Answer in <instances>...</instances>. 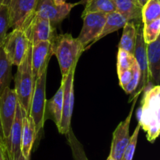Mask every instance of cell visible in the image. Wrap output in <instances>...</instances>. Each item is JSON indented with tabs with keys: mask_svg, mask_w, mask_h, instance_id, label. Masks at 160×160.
<instances>
[{
	"mask_svg": "<svg viewBox=\"0 0 160 160\" xmlns=\"http://www.w3.org/2000/svg\"><path fill=\"white\" fill-rule=\"evenodd\" d=\"M138 123L146 133L147 140L154 142L160 133L159 86H152L145 91Z\"/></svg>",
	"mask_w": 160,
	"mask_h": 160,
	"instance_id": "1",
	"label": "cell"
},
{
	"mask_svg": "<svg viewBox=\"0 0 160 160\" xmlns=\"http://www.w3.org/2000/svg\"><path fill=\"white\" fill-rule=\"evenodd\" d=\"M52 54L56 55L62 77L66 76L73 65H77L84 48L78 38L70 34L57 35L52 41Z\"/></svg>",
	"mask_w": 160,
	"mask_h": 160,
	"instance_id": "2",
	"label": "cell"
},
{
	"mask_svg": "<svg viewBox=\"0 0 160 160\" xmlns=\"http://www.w3.org/2000/svg\"><path fill=\"white\" fill-rule=\"evenodd\" d=\"M31 47L32 45L31 44L24 58L17 67V72L14 78V90L17 94L18 104L23 110L27 117H29L30 105L34 87L31 71Z\"/></svg>",
	"mask_w": 160,
	"mask_h": 160,
	"instance_id": "3",
	"label": "cell"
},
{
	"mask_svg": "<svg viewBox=\"0 0 160 160\" xmlns=\"http://www.w3.org/2000/svg\"><path fill=\"white\" fill-rule=\"evenodd\" d=\"M47 71L48 68L42 72V75L34 83V91H33L31 105H30L29 117L31 118L34 122L37 136L43 130L45 121V109H46L45 89H46Z\"/></svg>",
	"mask_w": 160,
	"mask_h": 160,
	"instance_id": "4",
	"label": "cell"
},
{
	"mask_svg": "<svg viewBox=\"0 0 160 160\" xmlns=\"http://www.w3.org/2000/svg\"><path fill=\"white\" fill-rule=\"evenodd\" d=\"M77 65H73L66 76L62 77L61 85L63 90L62 97V112L61 122L58 127L59 132L62 134H67L71 128V119L74 104V73Z\"/></svg>",
	"mask_w": 160,
	"mask_h": 160,
	"instance_id": "5",
	"label": "cell"
},
{
	"mask_svg": "<svg viewBox=\"0 0 160 160\" xmlns=\"http://www.w3.org/2000/svg\"><path fill=\"white\" fill-rule=\"evenodd\" d=\"M31 43L22 29H12L6 35L2 48L12 65L18 67L24 58Z\"/></svg>",
	"mask_w": 160,
	"mask_h": 160,
	"instance_id": "6",
	"label": "cell"
},
{
	"mask_svg": "<svg viewBox=\"0 0 160 160\" xmlns=\"http://www.w3.org/2000/svg\"><path fill=\"white\" fill-rule=\"evenodd\" d=\"M37 2L38 0H8L9 28L23 30L34 15Z\"/></svg>",
	"mask_w": 160,
	"mask_h": 160,
	"instance_id": "7",
	"label": "cell"
},
{
	"mask_svg": "<svg viewBox=\"0 0 160 160\" xmlns=\"http://www.w3.org/2000/svg\"><path fill=\"white\" fill-rule=\"evenodd\" d=\"M23 31L31 45L41 42H52L57 35L56 28L48 20L34 15Z\"/></svg>",
	"mask_w": 160,
	"mask_h": 160,
	"instance_id": "8",
	"label": "cell"
},
{
	"mask_svg": "<svg viewBox=\"0 0 160 160\" xmlns=\"http://www.w3.org/2000/svg\"><path fill=\"white\" fill-rule=\"evenodd\" d=\"M83 27L78 39L87 50L95 43L101 34L106 22V14L102 13H89L82 16Z\"/></svg>",
	"mask_w": 160,
	"mask_h": 160,
	"instance_id": "9",
	"label": "cell"
},
{
	"mask_svg": "<svg viewBox=\"0 0 160 160\" xmlns=\"http://www.w3.org/2000/svg\"><path fill=\"white\" fill-rule=\"evenodd\" d=\"M134 56L135 58L138 65L139 71H140V79H139L138 86L135 91L131 94L134 98V97H138L142 92H145L150 83L148 61H147L146 43L144 40L142 26L139 27L138 31Z\"/></svg>",
	"mask_w": 160,
	"mask_h": 160,
	"instance_id": "10",
	"label": "cell"
},
{
	"mask_svg": "<svg viewBox=\"0 0 160 160\" xmlns=\"http://www.w3.org/2000/svg\"><path fill=\"white\" fill-rule=\"evenodd\" d=\"M81 3L82 1L75 3H66L61 6H56L52 0H38L35 14L48 20L54 26L61 23L70 14L71 9Z\"/></svg>",
	"mask_w": 160,
	"mask_h": 160,
	"instance_id": "11",
	"label": "cell"
},
{
	"mask_svg": "<svg viewBox=\"0 0 160 160\" xmlns=\"http://www.w3.org/2000/svg\"><path fill=\"white\" fill-rule=\"evenodd\" d=\"M138 97H134V103L131 106L129 115L125 120L120 122L112 134V141L109 155H111L112 158L115 160L123 159L125 148L129 142L130 137H131L130 136V123H131V117H132L133 111H134Z\"/></svg>",
	"mask_w": 160,
	"mask_h": 160,
	"instance_id": "12",
	"label": "cell"
},
{
	"mask_svg": "<svg viewBox=\"0 0 160 160\" xmlns=\"http://www.w3.org/2000/svg\"><path fill=\"white\" fill-rule=\"evenodd\" d=\"M17 105L18 100L14 89H10V87L6 88L0 96V116L2 124L5 142L6 138L9 136L11 126L15 118Z\"/></svg>",
	"mask_w": 160,
	"mask_h": 160,
	"instance_id": "13",
	"label": "cell"
},
{
	"mask_svg": "<svg viewBox=\"0 0 160 160\" xmlns=\"http://www.w3.org/2000/svg\"><path fill=\"white\" fill-rule=\"evenodd\" d=\"M52 42H41L31 47V71L35 83L42 72L48 68V61L52 56Z\"/></svg>",
	"mask_w": 160,
	"mask_h": 160,
	"instance_id": "14",
	"label": "cell"
},
{
	"mask_svg": "<svg viewBox=\"0 0 160 160\" xmlns=\"http://www.w3.org/2000/svg\"><path fill=\"white\" fill-rule=\"evenodd\" d=\"M23 115H26V114L18 104L9 136L6 138L5 142V148L7 151L8 155L11 159H14L16 157L18 156L19 154L21 153L20 139H21Z\"/></svg>",
	"mask_w": 160,
	"mask_h": 160,
	"instance_id": "15",
	"label": "cell"
},
{
	"mask_svg": "<svg viewBox=\"0 0 160 160\" xmlns=\"http://www.w3.org/2000/svg\"><path fill=\"white\" fill-rule=\"evenodd\" d=\"M147 61L150 83L152 86H159L160 82V38L146 44Z\"/></svg>",
	"mask_w": 160,
	"mask_h": 160,
	"instance_id": "16",
	"label": "cell"
},
{
	"mask_svg": "<svg viewBox=\"0 0 160 160\" xmlns=\"http://www.w3.org/2000/svg\"><path fill=\"white\" fill-rule=\"evenodd\" d=\"M36 137L37 134L32 119L23 115L21 139H20V151L26 160H30L31 149Z\"/></svg>",
	"mask_w": 160,
	"mask_h": 160,
	"instance_id": "17",
	"label": "cell"
},
{
	"mask_svg": "<svg viewBox=\"0 0 160 160\" xmlns=\"http://www.w3.org/2000/svg\"><path fill=\"white\" fill-rule=\"evenodd\" d=\"M116 11L123 15L128 21L141 24L142 6L138 0H113Z\"/></svg>",
	"mask_w": 160,
	"mask_h": 160,
	"instance_id": "18",
	"label": "cell"
},
{
	"mask_svg": "<svg viewBox=\"0 0 160 160\" xmlns=\"http://www.w3.org/2000/svg\"><path fill=\"white\" fill-rule=\"evenodd\" d=\"M141 24L128 21L123 28V34L119 43V48L134 55L138 31Z\"/></svg>",
	"mask_w": 160,
	"mask_h": 160,
	"instance_id": "19",
	"label": "cell"
},
{
	"mask_svg": "<svg viewBox=\"0 0 160 160\" xmlns=\"http://www.w3.org/2000/svg\"><path fill=\"white\" fill-rule=\"evenodd\" d=\"M127 22H128L127 19L117 11H114V12L106 14V22H105L102 31L98 39H96L95 42L102 38L106 37L109 34L118 31L120 28H123Z\"/></svg>",
	"mask_w": 160,
	"mask_h": 160,
	"instance_id": "20",
	"label": "cell"
},
{
	"mask_svg": "<svg viewBox=\"0 0 160 160\" xmlns=\"http://www.w3.org/2000/svg\"><path fill=\"white\" fill-rule=\"evenodd\" d=\"M12 64L9 62L3 50L2 46L0 47V96L2 94L6 88L9 87L12 81Z\"/></svg>",
	"mask_w": 160,
	"mask_h": 160,
	"instance_id": "21",
	"label": "cell"
},
{
	"mask_svg": "<svg viewBox=\"0 0 160 160\" xmlns=\"http://www.w3.org/2000/svg\"><path fill=\"white\" fill-rule=\"evenodd\" d=\"M82 16L89 13H102L108 14L116 11L113 0H86Z\"/></svg>",
	"mask_w": 160,
	"mask_h": 160,
	"instance_id": "22",
	"label": "cell"
},
{
	"mask_svg": "<svg viewBox=\"0 0 160 160\" xmlns=\"http://www.w3.org/2000/svg\"><path fill=\"white\" fill-rule=\"evenodd\" d=\"M62 97H63V90H62V86L61 85L56 94L48 101H46L49 112L51 113L53 120L57 127L59 126L61 118H62Z\"/></svg>",
	"mask_w": 160,
	"mask_h": 160,
	"instance_id": "23",
	"label": "cell"
},
{
	"mask_svg": "<svg viewBox=\"0 0 160 160\" xmlns=\"http://www.w3.org/2000/svg\"><path fill=\"white\" fill-rule=\"evenodd\" d=\"M160 18V1L159 0H148L142 6V21L143 24Z\"/></svg>",
	"mask_w": 160,
	"mask_h": 160,
	"instance_id": "24",
	"label": "cell"
},
{
	"mask_svg": "<svg viewBox=\"0 0 160 160\" xmlns=\"http://www.w3.org/2000/svg\"><path fill=\"white\" fill-rule=\"evenodd\" d=\"M67 141L68 144L71 148L72 155H73V159L74 160H88L87 155H86L85 152L84 150L83 145L81 143L78 141V138L75 136L74 133L70 128L68 133H67Z\"/></svg>",
	"mask_w": 160,
	"mask_h": 160,
	"instance_id": "25",
	"label": "cell"
},
{
	"mask_svg": "<svg viewBox=\"0 0 160 160\" xmlns=\"http://www.w3.org/2000/svg\"><path fill=\"white\" fill-rule=\"evenodd\" d=\"M160 33V18L144 24L142 28V34L145 42L146 44L151 43L159 37Z\"/></svg>",
	"mask_w": 160,
	"mask_h": 160,
	"instance_id": "26",
	"label": "cell"
},
{
	"mask_svg": "<svg viewBox=\"0 0 160 160\" xmlns=\"http://www.w3.org/2000/svg\"><path fill=\"white\" fill-rule=\"evenodd\" d=\"M134 62H135V58H134V55L119 48L117 64L118 75L121 72L131 68Z\"/></svg>",
	"mask_w": 160,
	"mask_h": 160,
	"instance_id": "27",
	"label": "cell"
},
{
	"mask_svg": "<svg viewBox=\"0 0 160 160\" xmlns=\"http://www.w3.org/2000/svg\"><path fill=\"white\" fill-rule=\"evenodd\" d=\"M9 28V20L8 6L7 4L4 3L0 6V47L2 46Z\"/></svg>",
	"mask_w": 160,
	"mask_h": 160,
	"instance_id": "28",
	"label": "cell"
},
{
	"mask_svg": "<svg viewBox=\"0 0 160 160\" xmlns=\"http://www.w3.org/2000/svg\"><path fill=\"white\" fill-rule=\"evenodd\" d=\"M141 125L140 124H138L137 127L135 128V130L133 133L132 136L130 137L129 142H128V145H127L126 148H125L124 153H123V159L122 160H133V157H134V152H135L136 145H137L138 138V133L140 131Z\"/></svg>",
	"mask_w": 160,
	"mask_h": 160,
	"instance_id": "29",
	"label": "cell"
},
{
	"mask_svg": "<svg viewBox=\"0 0 160 160\" xmlns=\"http://www.w3.org/2000/svg\"><path fill=\"white\" fill-rule=\"evenodd\" d=\"M132 78H131L129 84H128V86L124 88V89H123L128 94H132L135 91V89H137L138 86L139 79H140V71H139L138 65L136 61L132 66Z\"/></svg>",
	"mask_w": 160,
	"mask_h": 160,
	"instance_id": "30",
	"label": "cell"
},
{
	"mask_svg": "<svg viewBox=\"0 0 160 160\" xmlns=\"http://www.w3.org/2000/svg\"><path fill=\"white\" fill-rule=\"evenodd\" d=\"M132 76H133L132 67H131L130 69H128V70L124 71V72L119 74L118 75L119 82H120V86H121L122 89H124V88L129 84L131 78H132Z\"/></svg>",
	"mask_w": 160,
	"mask_h": 160,
	"instance_id": "31",
	"label": "cell"
},
{
	"mask_svg": "<svg viewBox=\"0 0 160 160\" xmlns=\"http://www.w3.org/2000/svg\"><path fill=\"white\" fill-rule=\"evenodd\" d=\"M3 154H4V159L5 160H26L24 158V157L23 156V155H22V153H20L19 154L18 156L16 157L14 159H11L10 158H9V155H8V152L6 150V148H3Z\"/></svg>",
	"mask_w": 160,
	"mask_h": 160,
	"instance_id": "32",
	"label": "cell"
},
{
	"mask_svg": "<svg viewBox=\"0 0 160 160\" xmlns=\"http://www.w3.org/2000/svg\"><path fill=\"white\" fill-rule=\"evenodd\" d=\"M0 145H1V147H2V148H4L5 147V136H4V133H3L1 116H0Z\"/></svg>",
	"mask_w": 160,
	"mask_h": 160,
	"instance_id": "33",
	"label": "cell"
},
{
	"mask_svg": "<svg viewBox=\"0 0 160 160\" xmlns=\"http://www.w3.org/2000/svg\"><path fill=\"white\" fill-rule=\"evenodd\" d=\"M53 3L56 5V6H61L67 3V0H52Z\"/></svg>",
	"mask_w": 160,
	"mask_h": 160,
	"instance_id": "34",
	"label": "cell"
},
{
	"mask_svg": "<svg viewBox=\"0 0 160 160\" xmlns=\"http://www.w3.org/2000/svg\"><path fill=\"white\" fill-rule=\"evenodd\" d=\"M0 160H5L4 159V154H3V148L0 145Z\"/></svg>",
	"mask_w": 160,
	"mask_h": 160,
	"instance_id": "35",
	"label": "cell"
},
{
	"mask_svg": "<svg viewBox=\"0 0 160 160\" xmlns=\"http://www.w3.org/2000/svg\"><path fill=\"white\" fill-rule=\"evenodd\" d=\"M138 3L141 5V6H143L144 5L148 2V0H138Z\"/></svg>",
	"mask_w": 160,
	"mask_h": 160,
	"instance_id": "36",
	"label": "cell"
},
{
	"mask_svg": "<svg viewBox=\"0 0 160 160\" xmlns=\"http://www.w3.org/2000/svg\"><path fill=\"white\" fill-rule=\"evenodd\" d=\"M7 1L8 0H0V6L2 4H4V3H6V4H7Z\"/></svg>",
	"mask_w": 160,
	"mask_h": 160,
	"instance_id": "37",
	"label": "cell"
},
{
	"mask_svg": "<svg viewBox=\"0 0 160 160\" xmlns=\"http://www.w3.org/2000/svg\"><path fill=\"white\" fill-rule=\"evenodd\" d=\"M106 160H115V159H114V158H112L111 155H109V157H108V158Z\"/></svg>",
	"mask_w": 160,
	"mask_h": 160,
	"instance_id": "38",
	"label": "cell"
}]
</instances>
